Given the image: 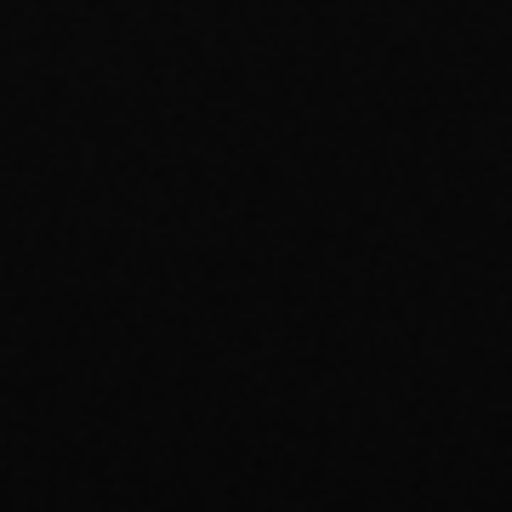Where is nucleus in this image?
Instances as JSON below:
<instances>
[]
</instances>
